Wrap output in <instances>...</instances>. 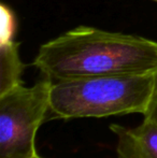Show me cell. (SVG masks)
<instances>
[{
	"mask_svg": "<svg viewBox=\"0 0 157 158\" xmlns=\"http://www.w3.org/2000/svg\"><path fill=\"white\" fill-rule=\"evenodd\" d=\"M30 158H42V157H40L38 154H35L34 156H32V157H30Z\"/></svg>",
	"mask_w": 157,
	"mask_h": 158,
	"instance_id": "obj_7",
	"label": "cell"
},
{
	"mask_svg": "<svg viewBox=\"0 0 157 158\" xmlns=\"http://www.w3.org/2000/svg\"><path fill=\"white\" fill-rule=\"evenodd\" d=\"M53 81L44 77L0 95V158H30L39 127L48 116Z\"/></svg>",
	"mask_w": 157,
	"mask_h": 158,
	"instance_id": "obj_3",
	"label": "cell"
},
{
	"mask_svg": "<svg viewBox=\"0 0 157 158\" xmlns=\"http://www.w3.org/2000/svg\"><path fill=\"white\" fill-rule=\"evenodd\" d=\"M19 54V44L11 37L1 38L0 44V95L22 85L25 69Z\"/></svg>",
	"mask_w": 157,
	"mask_h": 158,
	"instance_id": "obj_5",
	"label": "cell"
},
{
	"mask_svg": "<svg viewBox=\"0 0 157 158\" xmlns=\"http://www.w3.org/2000/svg\"><path fill=\"white\" fill-rule=\"evenodd\" d=\"M155 1H156V2H157V0H155Z\"/></svg>",
	"mask_w": 157,
	"mask_h": 158,
	"instance_id": "obj_8",
	"label": "cell"
},
{
	"mask_svg": "<svg viewBox=\"0 0 157 158\" xmlns=\"http://www.w3.org/2000/svg\"><path fill=\"white\" fill-rule=\"evenodd\" d=\"M32 66L51 81L157 70V41L79 26L40 46Z\"/></svg>",
	"mask_w": 157,
	"mask_h": 158,
	"instance_id": "obj_1",
	"label": "cell"
},
{
	"mask_svg": "<svg viewBox=\"0 0 157 158\" xmlns=\"http://www.w3.org/2000/svg\"><path fill=\"white\" fill-rule=\"evenodd\" d=\"M142 115L144 119L155 123L157 125V70L154 72L153 89H152L151 98H150L147 110Z\"/></svg>",
	"mask_w": 157,
	"mask_h": 158,
	"instance_id": "obj_6",
	"label": "cell"
},
{
	"mask_svg": "<svg viewBox=\"0 0 157 158\" xmlns=\"http://www.w3.org/2000/svg\"><path fill=\"white\" fill-rule=\"evenodd\" d=\"M154 73L101 75L53 82L48 116L65 121L145 112Z\"/></svg>",
	"mask_w": 157,
	"mask_h": 158,
	"instance_id": "obj_2",
	"label": "cell"
},
{
	"mask_svg": "<svg viewBox=\"0 0 157 158\" xmlns=\"http://www.w3.org/2000/svg\"><path fill=\"white\" fill-rule=\"evenodd\" d=\"M118 158H157V125L143 118L134 127L111 124Z\"/></svg>",
	"mask_w": 157,
	"mask_h": 158,
	"instance_id": "obj_4",
	"label": "cell"
}]
</instances>
